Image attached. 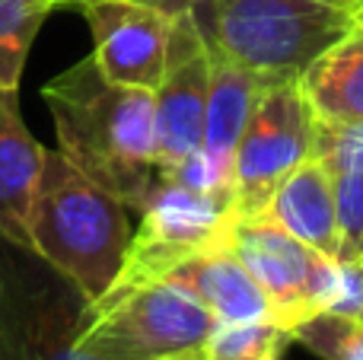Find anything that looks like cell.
Segmentation results:
<instances>
[{"mask_svg":"<svg viewBox=\"0 0 363 360\" xmlns=\"http://www.w3.org/2000/svg\"><path fill=\"white\" fill-rule=\"evenodd\" d=\"M226 246L249 268L271 303V322L294 332L325 310L335 259H325L268 217H230Z\"/></svg>","mask_w":363,"mask_h":360,"instance_id":"8","label":"cell"},{"mask_svg":"<svg viewBox=\"0 0 363 360\" xmlns=\"http://www.w3.org/2000/svg\"><path fill=\"white\" fill-rule=\"evenodd\" d=\"M57 150L125 208L144 204L157 179L153 89L115 83L93 57L67 67L42 89Z\"/></svg>","mask_w":363,"mask_h":360,"instance_id":"1","label":"cell"},{"mask_svg":"<svg viewBox=\"0 0 363 360\" xmlns=\"http://www.w3.org/2000/svg\"><path fill=\"white\" fill-rule=\"evenodd\" d=\"M89 300L48 261L0 236V360H83Z\"/></svg>","mask_w":363,"mask_h":360,"instance_id":"5","label":"cell"},{"mask_svg":"<svg viewBox=\"0 0 363 360\" xmlns=\"http://www.w3.org/2000/svg\"><path fill=\"white\" fill-rule=\"evenodd\" d=\"M45 147L19 118L16 93L0 89V236L32 252L29 214L38 191Z\"/></svg>","mask_w":363,"mask_h":360,"instance_id":"13","label":"cell"},{"mask_svg":"<svg viewBox=\"0 0 363 360\" xmlns=\"http://www.w3.org/2000/svg\"><path fill=\"white\" fill-rule=\"evenodd\" d=\"M315 121L300 80L264 83L233 153V217L262 214L277 185L313 157Z\"/></svg>","mask_w":363,"mask_h":360,"instance_id":"7","label":"cell"},{"mask_svg":"<svg viewBox=\"0 0 363 360\" xmlns=\"http://www.w3.org/2000/svg\"><path fill=\"white\" fill-rule=\"evenodd\" d=\"M57 0H0V89H19L26 57Z\"/></svg>","mask_w":363,"mask_h":360,"instance_id":"16","label":"cell"},{"mask_svg":"<svg viewBox=\"0 0 363 360\" xmlns=\"http://www.w3.org/2000/svg\"><path fill=\"white\" fill-rule=\"evenodd\" d=\"M335 201H338V230H341L338 259L363 261V172L335 179Z\"/></svg>","mask_w":363,"mask_h":360,"instance_id":"20","label":"cell"},{"mask_svg":"<svg viewBox=\"0 0 363 360\" xmlns=\"http://www.w3.org/2000/svg\"><path fill=\"white\" fill-rule=\"evenodd\" d=\"M163 281L182 287L217 316V322H271V303L230 246L217 242L176 265Z\"/></svg>","mask_w":363,"mask_h":360,"instance_id":"11","label":"cell"},{"mask_svg":"<svg viewBox=\"0 0 363 360\" xmlns=\"http://www.w3.org/2000/svg\"><path fill=\"white\" fill-rule=\"evenodd\" d=\"M313 157L338 176H354L363 172V121H315V144Z\"/></svg>","mask_w":363,"mask_h":360,"instance_id":"19","label":"cell"},{"mask_svg":"<svg viewBox=\"0 0 363 360\" xmlns=\"http://www.w3.org/2000/svg\"><path fill=\"white\" fill-rule=\"evenodd\" d=\"M188 13L213 61L264 80H300L360 19L338 0H191Z\"/></svg>","mask_w":363,"mask_h":360,"instance_id":"3","label":"cell"},{"mask_svg":"<svg viewBox=\"0 0 363 360\" xmlns=\"http://www.w3.org/2000/svg\"><path fill=\"white\" fill-rule=\"evenodd\" d=\"M70 4H74V0H57V6H70Z\"/></svg>","mask_w":363,"mask_h":360,"instance_id":"24","label":"cell"},{"mask_svg":"<svg viewBox=\"0 0 363 360\" xmlns=\"http://www.w3.org/2000/svg\"><path fill=\"white\" fill-rule=\"evenodd\" d=\"M262 217L274 220L277 227H284L290 236L306 242L319 255L338 261L341 230L338 201H335V176L315 157L300 163L277 185L271 201L264 204Z\"/></svg>","mask_w":363,"mask_h":360,"instance_id":"12","label":"cell"},{"mask_svg":"<svg viewBox=\"0 0 363 360\" xmlns=\"http://www.w3.org/2000/svg\"><path fill=\"white\" fill-rule=\"evenodd\" d=\"M230 217V195L188 189L176 179L157 172L140 204V227L128 249V261L106 297H118L134 287L163 281L172 268L191 259L194 252L223 242Z\"/></svg>","mask_w":363,"mask_h":360,"instance_id":"6","label":"cell"},{"mask_svg":"<svg viewBox=\"0 0 363 360\" xmlns=\"http://www.w3.org/2000/svg\"><path fill=\"white\" fill-rule=\"evenodd\" d=\"M29 240L32 252L96 306L118 281L134 233L125 204L112 191L96 185L61 150H45Z\"/></svg>","mask_w":363,"mask_h":360,"instance_id":"2","label":"cell"},{"mask_svg":"<svg viewBox=\"0 0 363 360\" xmlns=\"http://www.w3.org/2000/svg\"><path fill=\"white\" fill-rule=\"evenodd\" d=\"M264 83L271 80H264L255 70L211 57V89H207L204 140H201V150L207 157L233 169V153H236L245 121H249L252 106L264 89Z\"/></svg>","mask_w":363,"mask_h":360,"instance_id":"14","label":"cell"},{"mask_svg":"<svg viewBox=\"0 0 363 360\" xmlns=\"http://www.w3.org/2000/svg\"><path fill=\"white\" fill-rule=\"evenodd\" d=\"M294 342L322 360H363V322L335 313H315L290 332Z\"/></svg>","mask_w":363,"mask_h":360,"instance_id":"18","label":"cell"},{"mask_svg":"<svg viewBox=\"0 0 363 360\" xmlns=\"http://www.w3.org/2000/svg\"><path fill=\"white\" fill-rule=\"evenodd\" d=\"M217 316L169 281L134 287L89 306L83 360H204Z\"/></svg>","mask_w":363,"mask_h":360,"instance_id":"4","label":"cell"},{"mask_svg":"<svg viewBox=\"0 0 363 360\" xmlns=\"http://www.w3.org/2000/svg\"><path fill=\"white\" fill-rule=\"evenodd\" d=\"M322 313H335V316H347L363 322V261L357 259L335 261V284Z\"/></svg>","mask_w":363,"mask_h":360,"instance_id":"21","label":"cell"},{"mask_svg":"<svg viewBox=\"0 0 363 360\" xmlns=\"http://www.w3.org/2000/svg\"><path fill=\"white\" fill-rule=\"evenodd\" d=\"M138 4L157 6V10H163L166 16H176V13H185L188 6H191V0H138Z\"/></svg>","mask_w":363,"mask_h":360,"instance_id":"22","label":"cell"},{"mask_svg":"<svg viewBox=\"0 0 363 360\" xmlns=\"http://www.w3.org/2000/svg\"><path fill=\"white\" fill-rule=\"evenodd\" d=\"M70 6L93 29V61L108 80L140 89L160 86L172 16L138 0H74Z\"/></svg>","mask_w":363,"mask_h":360,"instance_id":"10","label":"cell"},{"mask_svg":"<svg viewBox=\"0 0 363 360\" xmlns=\"http://www.w3.org/2000/svg\"><path fill=\"white\" fill-rule=\"evenodd\" d=\"M338 4L351 6V10H354V13H363V0H338Z\"/></svg>","mask_w":363,"mask_h":360,"instance_id":"23","label":"cell"},{"mask_svg":"<svg viewBox=\"0 0 363 360\" xmlns=\"http://www.w3.org/2000/svg\"><path fill=\"white\" fill-rule=\"evenodd\" d=\"M287 342L290 332L277 322H220L204 360H277Z\"/></svg>","mask_w":363,"mask_h":360,"instance_id":"17","label":"cell"},{"mask_svg":"<svg viewBox=\"0 0 363 360\" xmlns=\"http://www.w3.org/2000/svg\"><path fill=\"white\" fill-rule=\"evenodd\" d=\"M319 118L363 121V13L351 32L300 77Z\"/></svg>","mask_w":363,"mask_h":360,"instance_id":"15","label":"cell"},{"mask_svg":"<svg viewBox=\"0 0 363 360\" xmlns=\"http://www.w3.org/2000/svg\"><path fill=\"white\" fill-rule=\"evenodd\" d=\"M207 89H211V51H207L191 13H176L169 23L163 80L153 89L157 169H169L201 147Z\"/></svg>","mask_w":363,"mask_h":360,"instance_id":"9","label":"cell"}]
</instances>
